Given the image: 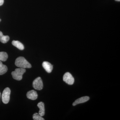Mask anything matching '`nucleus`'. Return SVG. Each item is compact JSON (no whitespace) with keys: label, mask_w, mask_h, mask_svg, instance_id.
<instances>
[{"label":"nucleus","mask_w":120,"mask_h":120,"mask_svg":"<svg viewBox=\"0 0 120 120\" xmlns=\"http://www.w3.org/2000/svg\"><path fill=\"white\" fill-rule=\"evenodd\" d=\"M26 71V70L25 68H16L15 71L12 72L11 75L14 79L17 80H20L22 79L23 75Z\"/></svg>","instance_id":"f03ea898"},{"label":"nucleus","mask_w":120,"mask_h":120,"mask_svg":"<svg viewBox=\"0 0 120 120\" xmlns=\"http://www.w3.org/2000/svg\"><path fill=\"white\" fill-rule=\"evenodd\" d=\"M33 87L35 90H41L43 88V83L41 77H38L34 80L32 83Z\"/></svg>","instance_id":"20e7f679"},{"label":"nucleus","mask_w":120,"mask_h":120,"mask_svg":"<svg viewBox=\"0 0 120 120\" xmlns=\"http://www.w3.org/2000/svg\"><path fill=\"white\" fill-rule=\"evenodd\" d=\"M12 43L13 46L20 50H23L24 49V47L23 45L19 41H13L12 42Z\"/></svg>","instance_id":"9d476101"},{"label":"nucleus","mask_w":120,"mask_h":120,"mask_svg":"<svg viewBox=\"0 0 120 120\" xmlns=\"http://www.w3.org/2000/svg\"><path fill=\"white\" fill-rule=\"evenodd\" d=\"M4 2V0H0V6H1L3 4Z\"/></svg>","instance_id":"2eb2a0df"},{"label":"nucleus","mask_w":120,"mask_h":120,"mask_svg":"<svg viewBox=\"0 0 120 120\" xmlns=\"http://www.w3.org/2000/svg\"><path fill=\"white\" fill-rule=\"evenodd\" d=\"M89 99H90V98L87 96L81 97V98L75 100L73 103L72 105L73 106H75L78 104L86 102L88 101Z\"/></svg>","instance_id":"6e6552de"},{"label":"nucleus","mask_w":120,"mask_h":120,"mask_svg":"<svg viewBox=\"0 0 120 120\" xmlns=\"http://www.w3.org/2000/svg\"><path fill=\"white\" fill-rule=\"evenodd\" d=\"M8 54L5 52H0V61H5L8 59Z\"/></svg>","instance_id":"ddd939ff"},{"label":"nucleus","mask_w":120,"mask_h":120,"mask_svg":"<svg viewBox=\"0 0 120 120\" xmlns=\"http://www.w3.org/2000/svg\"></svg>","instance_id":"a211bd4d"},{"label":"nucleus","mask_w":120,"mask_h":120,"mask_svg":"<svg viewBox=\"0 0 120 120\" xmlns=\"http://www.w3.org/2000/svg\"><path fill=\"white\" fill-rule=\"evenodd\" d=\"M26 96L29 99L35 100L38 98V94L37 92L34 90H31L27 92Z\"/></svg>","instance_id":"423d86ee"},{"label":"nucleus","mask_w":120,"mask_h":120,"mask_svg":"<svg viewBox=\"0 0 120 120\" xmlns=\"http://www.w3.org/2000/svg\"><path fill=\"white\" fill-rule=\"evenodd\" d=\"M33 118L34 120H44V118L40 116L38 113H36L33 115Z\"/></svg>","instance_id":"4468645a"},{"label":"nucleus","mask_w":120,"mask_h":120,"mask_svg":"<svg viewBox=\"0 0 120 120\" xmlns=\"http://www.w3.org/2000/svg\"><path fill=\"white\" fill-rule=\"evenodd\" d=\"M9 40V37L8 35H4L1 31H0V41L3 43H7Z\"/></svg>","instance_id":"9b49d317"},{"label":"nucleus","mask_w":120,"mask_h":120,"mask_svg":"<svg viewBox=\"0 0 120 120\" xmlns=\"http://www.w3.org/2000/svg\"><path fill=\"white\" fill-rule=\"evenodd\" d=\"M38 106L39 109L38 114L41 116L45 114V108L44 103L42 102H41L38 104Z\"/></svg>","instance_id":"1a4fd4ad"},{"label":"nucleus","mask_w":120,"mask_h":120,"mask_svg":"<svg viewBox=\"0 0 120 120\" xmlns=\"http://www.w3.org/2000/svg\"><path fill=\"white\" fill-rule=\"evenodd\" d=\"M15 65L17 67L22 68H30V64L23 57L20 56L16 58L15 61Z\"/></svg>","instance_id":"f257e3e1"},{"label":"nucleus","mask_w":120,"mask_h":120,"mask_svg":"<svg viewBox=\"0 0 120 120\" xmlns=\"http://www.w3.org/2000/svg\"><path fill=\"white\" fill-rule=\"evenodd\" d=\"M1 21V19H0V22Z\"/></svg>","instance_id":"f3484780"},{"label":"nucleus","mask_w":120,"mask_h":120,"mask_svg":"<svg viewBox=\"0 0 120 120\" xmlns=\"http://www.w3.org/2000/svg\"><path fill=\"white\" fill-rule=\"evenodd\" d=\"M11 93V90L8 87L4 90L2 95V102L4 104H7L9 102Z\"/></svg>","instance_id":"7ed1b4c3"},{"label":"nucleus","mask_w":120,"mask_h":120,"mask_svg":"<svg viewBox=\"0 0 120 120\" xmlns=\"http://www.w3.org/2000/svg\"><path fill=\"white\" fill-rule=\"evenodd\" d=\"M63 80L69 85H72L74 83L75 79L71 73L66 72L63 76Z\"/></svg>","instance_id":"39448f33"},{"label":"nucleus","mask_w":120,"mask_h":120,"mask_svg":"<svg viewBox=\"0 0 120 120\" xmlns=\"http://www.w3.org/2000/svg\"><path fill=\"white\" fill-rule=\"evenodd\" d=\"M8 68L6 65L3 64L1 61H0V75L5 74L8 71Z\"/></svg>","instance_id":"f8f14e48"},{"label":"nucleus","mask_w":120,"mask_h":120,"mask_svg":"<svg viewBox=\"0 0 120 120\" xmlns=\"http://www.w3.org/2000/svg\"><path fill=\"white\" fill-rule=\"evenodd\" d=\"M42 67L48 73H51L53 67L49 62L47 61H44L42 63Z\"/></svg>","instance_id":"0eeeda50"},{"label":"nucleus","mask_w":120,"mask_h":120,"mask_svg":"<svg viewBox=\"0 0 120 120\" xmlns=\"http://www.w3.org/2000/svg\"><path fill=\"white\" fill-rule=\"evenodd\" d=\"M115 0L116 1H120V0Z\"/></svg>","instance_id":"dca6fc26"}]
</instances>
